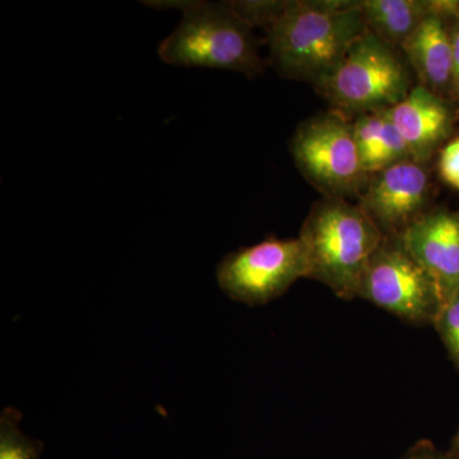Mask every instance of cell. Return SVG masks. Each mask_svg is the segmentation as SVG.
I'll return each instance as SVG.
<instances>
[{"label": "cell", "mask_w": 459, "mask_h": 459, "mask_svg": "<svg viewBox=\"0 0 459 459\" xmlns=\"http://www.w3.org/2000/svg\"><path fill=\"white\" fill-rule=\"evenodd\" d=\"M397 237L437 281L446 305L459 291V212L424 213Z\"/></svg>", "instance_id": "9"}, {"label": "cell", "mask_w": 459, "mask_h": 459, "mask_svg": "<svg viewBox=\"0 0 459 459\" xmlns=\"http://www.w3.org/2000/svg\"><path fill=\"white\" fill-rule=\"evenodd\" d=\"M21 412L7 407L0 416V459H40L41 444L20 430Z\"/></svg>", "instance_id": "13"}, {"label": "cell", "mask_w": 459, "mask_h": 459, "mask_svg": "<svg viewBox=\"0 0 459 459\" xmlns=\"http://www.w3.org/2000/svg\"><path fill=\"white\" fill-rule=\"evenodd\" d=\"M453 48V87L459 92V22L451 31Z\"/></svg>", "instance_id": "19"}, {"label": "cell", "mask_w": 459, "mask_h": 459, "mask_svg": "<svg viewBox=\"0 0 459 459\" xmlns=\"http://www.w3.org/2000/svg\"><path fill=\"white\" fill-rule=\"evenodd\" d=\"M359 298L413 325L435 323L444 307L437 281L397 235H385L371 256Z\"/></svg>", "instance_id": "6"}, {"label": "cell", "mask_w": 459, "mask_h": 459, "mask_svg": "<svg viewBox=\"0 0 459 459\" xmlns=\"http://www.w3.org/2000/svg\"><path fill=\"white\" fill-rule=\"evenodd\" d=\"M455 448L457 449V451H459V431H458L457 437H455Z\"/></svg>", "instance_id": "20"}, {"label": "cell", "mask_w": 459, "mask_h": 459, "mask_svg": "<svg viewBox=\"0 0 459 459\" xmlns=\"http://www.w3.org/2000/svg\"><path fill=\"white\" fill-rule=\"evenodd\" d=\"M360 5L368 30L395 50L428 16L425 0H364Z\"/></svg>", "instance_id": "12"}, {"label": "cell", "mask_w": 459, "mask_h": 459, "mask_svg": "<svg viewBox=\"0 0 459 459\" xmlns=\"http://www.w3.org/2000/svg\"><path fill=\"white\" fill-rule=\"evenodd\" d=\"M360 2L292 0L265 31L271 63L282 77L316 86L367 32Z\"/></svg>", "instance_id": "1"}, {"label": "cell", "mask_w": 459, "mask_h": 459, "mask_svg": "<svg viewBox=\"0 0 459 459\" xmlns=\"http://www.w3.org/2000/svg\"><path fill=\"white\" fill-rule=\"evenodd\" d=\"M437 168L444 183L459 190V137L448 142L440 151Z\"/></svg>", "instance_id": "16"}, {"label": "cell", "mask_w": 459, "mask_h": 459, "mask_svg": "<svg viewBox=\"0 0 459 459\" xmlns=\"http://www.w3.org/2000/svg\"><path fill=\"white\" fill-rule=\"evenodd\" d=\"M290 150L299 170L325 198L360 197L370 179L356 146L352 123L336 111L301 123Z\"/></svg>", "instance_id": "5"}, {"label": "cell", "mask_w": 459, "mask_h": 459, "mask_svg": "<svg viewBox=\"0 0 459 459\" xmlns=\"http://www.w3.org/2000/svg\"><path fill=\"white\" fill-rule=\"evenodd\" d=\"M385 237L359 205L338 198L319 201L299 237L307 255V279L319 281L338 298H359L362 277Z\"/></svg>", "instance_id": "2"}, {"label": "cell", "mask_w": 459, "mask_h": 459, "mask_svg": "<svg viewBox=\"0 0 459 459\" xmlns=\"http://www.w3.org/2000/svg\"><path fill=\"white\" fill-rule=\"evenodd\" d=\"M217 282L232 300L258 307L307 279V262L300 238H268L230 253L217 265Z\"/></svg>", "instance_id": "7"}, {"label": "cell", "mask_w": 459, "mask_h": 459, "mask_svg": "<svg viewBox=\"0 0 459 459\" xmlns=\"http://www.w3.org/2000/svg\"><path fill=\"white\" fill-rule=\"evenodd\" d=\"M434 325L459 367V291L444 305Z\"/></svg>", "instance_id": "15"}, {"label": "cell", "mask_w": 459, "mask_h": 459, "mask_svg": "<svg viewBox=\"0 0 459 459\" xmlns=\"http://www.w3.org/2000/svg\"><path fill=\"white\" fill-rule=\"evenodd\" d=\"M428 16H435L446 23L448 20L459 22V0H425Z\"/></svg>", "instance_id": "17"}, {"label": "cell", "mask_w": 459, "mask_h": 459, "mask_svg": "<svg viewBox=\"0 0 459 459\" xmlns=\"http://www.w3.org/2000/svg\"><path fill=\"white\" fill-rule=\"evenodd\" d=\"M401 49L420 84L439 96L453 87L452 36L443 20L425 17Z\"/></svg>", "instance_id": "11"}, {"label": "cell", "mask_w": 459, "mask_h": 459, "mask_svg": "<svg viewBox=\"0 0 459 459\" xmlns=\"http://www.w3.org/2000/svg\"><path fill=\"white\" fill-rule=\"evenodd\" d=\"M430 192L425 164L409 159L371 175L359 207L385 235H400L424 214Z\"/></svg>", "instance_id": "8"}, {"label": "cell", "mask_w": 459, "mask_h": 459, "mask_svg": "<svg viewBox=\"0 0 459 459\" xmlns=\"http://www.w3.org/2000/svg\"><path fill=\"white\" fill-rule=\"evenodd\" d=\"M403 459H457L453 457L452 455H446L437 451L433 444L428 442H421L416 444Z\"/></svg>", "instance_id": "18"}, {"label": "cell", "mask_w": 459, "mask_h": 459, "mask_svg": "<svg viewBox=\"0 0 459 459\" xmlns=\"http://www.w3.org/2000/svg\"><path fill=\"white\" fill-rule=\"evenodd\" d=\"M177 7L183 18L157 49L166 65L225 69L249 78L262 74L261 41L230 3L179 2Z\"/></svg>", "instance_id": "3"}, {"label": "cell", "mask_w": 459, "mask_h": 459, "mask_svg": "<svg viewBox=\"0 0 459 459\" xmlns=\"http://www.w3.org/2000/svg\"><path fill=\"white\" fill-rule=\"evenodd\" d=\"M320 95L343 117L388 110L412 89L407 62L373 32L356 40L336 68L316 84Z\"/></svg>", "instance_id": "4"}, {"label": "cell", "mask_w": 459, "mask_h": 459, "mask_svg": "<svg viewBox=\"0 0 459 459\" xmlns=\"http://www.w3.org/2000/svg\"><path fill=\"white\" fill-rule=\"evenodd\" d=\"M287 2L262 0V2H230V7L250 27L268 29L282 13Z\"/></svg>", "instance_id": "14"}, {"label": "cell", "mask_w": 459, "mask_h": 459, "mask_svg": "<svg viewBox=\"0 0 459 459\" xmlns=\"http://www.w3.org/2000/svg\"><path fill=\"white\" fill-rule=\"evenodd\" d=\"M388 115L406 142L411 157L420 164H425L433 156L453 128L451 107L420 83L411 89L406 98L388 108Z\"/></svg>", "instance_id": "10"}]
</instances>
